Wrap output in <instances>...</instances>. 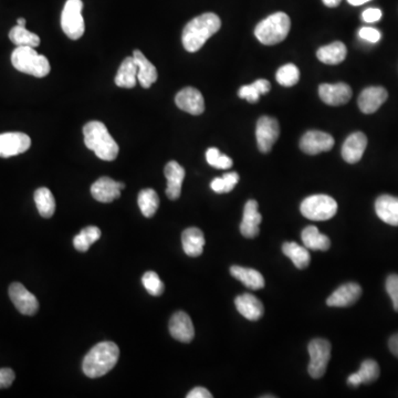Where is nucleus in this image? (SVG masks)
I'll return each mask as SVG.
<instances>
[{
	"mask_svg": "<svg viewBox=\"0 0 398 398\" xmlns=\"http://www.w3.org/2000/svg\"><path fill=\"white\" fill-rule=\"evenodd\" d=\"M12 64L19 72L44 78L49 75L51 66L44 55H39L32 47H17L12 55Z\"/></svg>",
	"mask_w": 398,
	"mask_h": 398,
	"instance_id": "nucleus-4",
	"label": "nucleus"
},
{
	"mask_svg": "<svg viewBox=\"0 0 398 398\" xmlns=\"http://www.w3.org/2000/svg\"><path fill=\"white\" fill-rule=\"evenodd\" d=\"M341 1H342V0H323L324 5L330 7V8L338 7L339 5H340Z\"/></svg>",
	"mask_w": 398,
	"mask_h": 398,
	"instance_id": "nucleus-49",
	"label": "nucleus"
},
{
	"mask_svg": "<svg viewBox=\"0 0 398 398\" xmlns=\"http://www.w3.org/2000/svg\"><path fill=\"white\" fill-rule=\"evenodd\" d=\"M353 6H361L363 3H369L371 0H347Z\"/></svg>",
	"mask_w": 398,
	"mask_h": 398,
	"instance_id": "nucleus-50",
	"label": "nucleus"
},
{
	"mask_svg": "<svg viewBox=\"0 0 398 398\" xmlns=\"http://www.w3.org/2000/svg\"><path fill=\"white\" fill-rule=\"evenodd\" d=\"M367 137L364 133H353L345 140L342 146V157L349 164L360 162L367 150Z\"/></svg>",
	"mask_w": 398,
	"mask_h": 398,
	"instance_id": "nucleus-19",
	"label": "nucleus"
},
{
	"mask_svg": "<svg viewBox=\"0 0 398 398\" xmlns=\"http://www.w3.org/2000/svg\"><path fill=\"white\" fill-rule=\"evenodd\" d=\"M133 58L135 60L137 66V81L141 84L142 88L148 89L152 87V84L155 83L159 78V73L155 66L152 64L150 60L146 59L141 50H134Z\"/></svg>",
	"mask_w": 398,
	"mask_h": 398,
	"instance_id": "nucleus-22",
	"label": "nucleus"
},
{
	"mask_svg": "<svg viewBox=\"0 0 398 398\" xmlns=\"http://www.w3.org/2000/svg\"><path fill=\"white\" fill-rule=\"evenodd\" d=\"M382 14L381 9L377 8H369L365 10V12L362 14V18H363V21L365 23H376V21H380L381 19Z\"/></svg>",
	"mask_w": 398,
	"mask_h": 398,
	"instance_id": "nucleus-44",
	"label": "nucleus"
},
{
	"mask_svg": "<svg viewBox=\"0 0 398 398\" xmlns=\"http://www.w3.org/2000/svg\"><path fill=\"white\" fill-rule=\"evenodd\" d=\"M254 83L256 84L257 89L259 90L261 96L265 94V93H268L269 91H270V88H271L270 82H269L268 80H265V79H260V80L254 81Z\"/></svg>",
	"mask_w": 398,
	"mask_h": 398,
	"instance_id": "nucleus-46",
	"label": "nucleus"
},
{
	"mask_svg": "<svg viewBox=\"0 0 398 398\" xmlns=\"http://www.w3.org/2000/svg\"><path fill=\"white\" fill-rule=\"evenodd\" d=\"M230 274L237 280L241 281L246 287L251 290H260L265 287L263 274L251 268H243L240 265H233Z\"/></svg>",
	"mask_w": 398,
	"mask_h": 398,
	"instance_id": "nucleus-27",
	"label": "nucleus"
},
{
	"mask_svg": "<svg viewBox=\"0 0 398 398\" xmlns=\"http://www.w3.org/2000/svg\"><path fill=\"white\" fill-rule=\"evenodd\" d=\"M356 374L362 384H371L380 376V367L374 360H365Z\"/></svg>",
	"mask_w": 398,
	"mask_h": 398,
	"instance_id": "nucleus-37",
	"label": "nucleus"
},
{
	"mask_svg": "<svg viewBox=\"0 0 398 398\" xmlns=\"http://www.w3.org/2000/svg\"><path fill=\"white\" fill-rule=\"evenodd\" d=\"M386 291L392 299L394 310L398 312V274H390L386 279Z\"/></svg>",
	"mask_w": 398,
	"mask_h": 398,
	"instance_id": "nucleus-40",
	"label": "nucleus"
},
{
	"mask_svg": "<svg viewBox=\"0 0 398 398\" xmlns=\"http://www.w3.org/2000/svg\"><path fill=\"white\" fill-rule=\"evenodd\" d=\"M187 398H211L213 395H211V392L209 390H206L204 387H195L193 390L188 393Z\"/></svg>",
	"mask_w": 398,
	"mask_h": 398,
	"instance_id": "nucleus-45",
	"label": "nucleus"
},
{
	"mask_svg": "<svg viewBox=\"0 0 398 398\" xmlns=\"http://www.w3.org/2000/svg\"><path fill=\"white\" fill-rule=\"evenodd\" d=\"M100 238H101V230L98 227H96V226H89L87 228L81 230L80 234L75 237L73 246H75V248L77 250L85 252Z\"/></svg>",
	"mask_w": 398,
	"mask_h": 398,
	"instance_id": "nucleus-34",
	"label": "nucleus"
},
{
	"mask_svg": "<svg viewBox=\"0 0 398 398\" xmlns=\"http://www.w3.org/2000/svg\"><path fill=\"white\" fill-rule=\"evenodd\" d=\"M120 349L113 342H101L85 355L82 369L88 377H101L110 372L118 363Z\"/></svg>",
	"mask_w": 398,
	"mask_h": 398,
	"instance_id": "nucleus-2",
	"label": "nucleus"
},
{
	"mask_svg": "<svg viewBox=\"0 0 398 398\" xmlns=\"http://www.w3.org/2000/svg\"><path fill=\"white\" fill-rule=\"evenodd\" d=\"M362 295V288L355 282L345 283L339 287L326 300V304L334 308H347L352 306L360 299Z\"/></svg>",
	"mask_w": 398,
	"mask_h": 398,
	"instance_id": "nucleus-15",
	"label": "nucleus"
},
{
	"mask_svg": "<svg viewBox=\"0 0 398 398\" xmlns=\"http://www.w3.org/2000/svg\"><path fill=\"white\" fill-rule=\"evenodd\" d=\"M235 306L240 315L249 321L259 320L265 312L261 301L257 297L249 293L238 295L235 300Z\"/></svg>",
	"mask_w": 398,
	"mask_h": 398,
	"instance_id": "nucleus-23",
	"label": "nucleus"
},
{
	"mask_svg": "<svg viewBox=\"0 0 398 398\" xmlns=\"http://www.w3.org/2000/svg\"><path fill=\"white\" fill-rule=\"evenodd\" d=\"M388 347H390V352L398 358V333L393 335L392 338L388 341Z\"/></svg>",
	"mask_w": 398,
	"mask_h": 398,
	"instance_id": "nucleus-47",
	"label": "nucleus"
},
{
	"mask_svg": "<svg viewBox=\"0 0 398 398\" xmlns=\"http://www.w3.org/2000/svg\"><path fill=\"white\" fill-rule=\"evenodd\" d=\"M9 297L14 303L16 309L21 315H35L39 310V302L37 297L28 291L23 284L19 282L12 283L9 287Z\"/></svg>",
	"mask_w": 398,
	"mask_h": 398,
	"instance_id": "nucleus-11",
	"label": "nucleus"
},
{
	"mask_svg": "<svg viewBox=\"0 0 398 398\" xmlns=\"http://www.w3.org/2000/svg\"><path fill=\"white\" fill-rule=\"evenodd\" d=\"M258 202L250 199L246 202L243 208V222L240 224V231L246 238L252 239L259 235V225L263 222V216L258 211Z\"/></svg>",
	"mask_w": 398,
	"mask_h": 398,
	"instance_id": "nucleus-16",
	"label": "nucleus"
},
{
	"mask_svg": "<svg viewBox=\"0 0 398 398\" xmlns=\"http://www.w3.org/2000/svg\"><path fill=\"white\" fill-rule=\"evenodd\" d=\"M84 144L93 150L98 159L112 162L118 157V145L107 127L98 121H91L83 127Z\"/></svg>",
	"mask_w": 398,
	"mask_h": 398,
	"instance_id": "nucleus-3",
	"label": "nucleus"
},
{
	"mask_svg": "<svg viewBox=\"0 0 398 398\" xmlns=\"http://www.w3.org/2000/svg\"><path fill=\"white\" fill-rule=\"evenodd\" d=\"M280 134V127L277 120L270 116H261L257 123L256 137L258 148L261 153H269Z\"/></svg>",
	"mask_w": 398,
	"mask_h": 398,
	"instance_id": "nucleus-9",
	"label": "nucleus"
},
{
	"mask_svg": "<svg viewBox=\"0 0 398 398\" xmlns=\"http://www.w3.org/2000/svg\"><path fill=\"white\" fill-rule=\"evenodd\" d=\"M358 35L363 39V40L371 42V44H376L381 40V32L378 31L375 28H369V27H364L358 31Z\"/></svg>",
	"mask_w": 398,
	"mask_h": 398,
	"instance_id": "nucleus-42",
	"label": "nucleus"
},
{
	"mask_svg": "<svg viewBox=\"0 0 398 398\" xmlns=\"http://www.w3.org/2000/svg\"><path fill=\"white\" fill-rule=\"evenodd\" d=\"M142 283L146 291L154 297L163 295L165 290L164 283L159 279V274L154 271H148L142 278Z\"/></svg>",
	"mask_w": 398,
	"mask_h": 398,
	"instance_id": "nucleus-39",
	"label": "nucleus"
},
{
	"mask_svg": "<svg viewBox=\"0 0 398 398\" xmlns=\"http://www.w3.org/2000/svg\"><path fill=\"white\" fill-rule=\"evenodd\" d=\"M18 26L26 27V19L25 18H19L17 21Z\"/></svg>",
	"mask_w": 398,
	"mask_h": 398,
	"instance_id": "nucleus-51",
	"label": "nucleus"
},
{
	"mask_svg": "<svg viewBox=\"0 0 398 398\" xmlns=\"http://www.w3.org/2000/svg\"><path fill=\"white\" fill-rule=\"evenodd\" d=\"M9 39L17 47H35L40 44V38L34 32L28 31L26 27L16 26L9 32Z\"/></svg>",
	"mask_w": 398,
	"mask_h": 398,
	"instance_id": "nucleus-33",
	"label": "nucleus"
},
{
	"mask_svg": "<svg viewBox=\"0 0 398 398\" xmlns=\"http://www.w3.org/2000/svg\"><path fill=\"white\" fill-rule=\"evenodd\" d=\"M124 187L123 183L116 182L110 177H101L91 186V195L98 202H111L121 196Z\"/></svg>",
	"mask_w": 398,
	"mask_h": 398,
	"instance_id": "nucleus-14",
	"label": "nucleus"
},
{
	"mask_svg": "<svg viewBox=\"0 0 398 398\" xmlns=\"http://www.w3.org/2000/svg\"><path fill=\"white\" fill-rule=\"evenodd\" d=\"M208 164L217 170H229L233 168V159L225 154H222L216 148H208L206 152Z\"/></svg>",
	"mask_w": 398,
	"mask_h": 398,
	"instance_id": "nucleus-38",
	"label": "nucleus"
},
{
	"mask_svg": "<svg viewBox=\"0 0 398 398\" xmlns=\"http://www.w3.org/2000/svg\"><path fill=\"white\" fill-rule=\"evenodd\" d=\"M239 182V175L236 172L224 174L222 177H217L211 183V187L215 193H230Z\"/></svg>",
	"mask_w": 398,
	"mask_h": 398,
	"instance_id": "nucleus-35",
	"label": "nucleus"
},
{
	"mask_svg": "<svg viewBox=\"0 0 398 398\" xmlns=\"http://www.w3.org/2000/svg\"><path fill=\"white\" fill-rule=\"evenodd\" d=\"M82 9H83L82 0H66L64 12L61 15L62 30L72 40L80 39L85 30Z\"/></svg>",
	"mask_w": 398,
	"mask_h": 398,
	"instance_id": "nucleus-7",
	"label": "nucleus"
},
{
	"mask_svg": "<svg viewBox=\"0 0 398 398\" xmlns=\"http://www.w3.org/2000/svg\"><path fill=\"white\" fill-rule=\"evenodd\" d=\"M386 90L382 87H369L362 91L358 96V107L365 114H372L381 107L382 104L386 101Z\"/></svg>",
	"mask_w": 398,
	"mask_h": 398,
	"instance_id": "nucleus-20",
	"label": "nucleus"
},
{
	"mask_svg": "<svg viewBox=\"0 0 398 398\" xmlns=\"http://www.w3.org/2000/svg\"><path fill=\"white\" fill-rule=\"evenodd\" d=\"M334 146V139L332 135L321 131H309L303 135L300 141V148L306 154L317 155L322 152L331 150Z\"/></svg>",
	"mask_w": 398,
	"mask_h": 398,
	"instance_id": "nucleus-12",
	"label": "nucleus"
},
{
	"mask_svg": "<svg viewBox=\"0 0 398 398\" xmlns=\"http://www.w3.org/2000/svg\"><path fill=\"white\" fill-rule=\"evenodd\" d=\"M310 355L308 372L315 380H319L326 374L328 364L331 358V343L324 339H315L308 345Z\"/></svg>",
	"mask_w": 398,
	"mask_h": 398,
	"instance_id": "nucleus-8",
	"label": "nucleus"
},
{
	"mask_svg": "<svg viewBox=\"0 0 398 398\" xmlns=\"http://www.w3.org/2000/svg\"><path fill=\"white\" fill-rule=\"evenodd\" d=\"M182 243L185 254L189 257H199L204 251L205 237L200 229L191 227L183 231Z\"/></svg>",
	"mask_w": 398,
	"mask_h": 398,
	"instance_id": "nucleus-25",
	"label": "nucleus"
},
{
	"mask_svg": "<svg viewBox=\"0 0 398 398\" xmlns=\"http://www.w3.org/2000/svg\"><path fill=\"white\" fill-rule=\"evenodd\" d=\"M239 98H245L250 103H256L259 101L260 94L259 90L256 87V84L252 83L250 85H243L240 88L239 92H238Z\"/></svg>",
	"mask_w": 398,
	"mask_h": 398,
	"instance_id": "nucleus-41",
	"label": "nucleus"
},
{
	"mask_svg": "<svg viewBox=\"0 0 398 398\" xmlns=\"http://www.w3.org/2000/svg\"><path fill=\"white\" fill-rule=\"evenodd\" d=\"M347 384L351 385V386L358 387L360 386L362 383L361 381H360V378H358V374L354 373V374H351V375L349 376V378H347Z\"/></svg>",
	"mask_w": 398,
	"mask_h": 398,
	"instance_id": "nucleus-48",
	"label": "nucleus"
},
{
	"mask_svg": "<svg viewBox=\"0 0 398 398\" xmlns=\"http://www.w3.org/2000/svg\"><path fill=\"white\" fill-rule=\"evenodd\" d=\"M291 28L290 18L284 12H276L258 23L254 35L265 46L280 44L286 39Z\"/></svg>",
	"mask_w": 398,
	"mask_h": 398,
	"instance_id": "nucleus-5",
	"label": "nucleus"
},
{
	"mask_svg": "<svg viewBox=\"0 0 398 398\" xmlns=\"http://www.w3.org/2000/svg\"><path fill=\"white\" fill-rule=\"evenodd\" d=\"M301 214L310 220L324 222L338 213V202L328 195H313L306 197L300 206Z\"/></svg>",
	"mask_w": 398,
	"mask_h": 398,
	"instance_id": "nucleus-6",
	"label": "nucleus"
},
{
	"mask_svg": "<svg viewBox=\"0 0 398 398\" xmlns=\"http://www.w3.org/2000/svg\"><path fill=\"white\" fill-rule=\"evenodd\" d=\"M222 27V21L213 12H206L185 26L183 30V46L188 52H197L206 41L214 36Z\"/></svg>",
	"mask_w": 398,
	"mask_h": 398,
	"instance_id": "nucleus-1",
	"label": "nucleus"
},
{
	"mask_svg": "<svg viewBox=\"0 0 398 398\" xmlns=\"http://www.w3.org/2000/svg\"><path fill=\"white\" fill-rule=\"evenodd\" d=\"M165 177L168 179L166 195L172 200H176L182 194V185L185 178V170L175 161L168 163L165 166Z\"/></svg>",
	"mask_w": 398,
	"mask_h": 398,
	"instance_id": "nucleus-21",
	"label": "nucleus"
},
{
	"mask_svg": "<svg viewBox=\"0 0 398 398\" xmlns=\"http://www.w3.org/2000/svg\"><path fill=\"white\" fill-rule=\"evenodd\" d=\"M16 374L12 369H0V388H8L15 381Z\"/></svg>",
	"mask_w": 398,
	"mask_h": 398,
	"instance_id": "nucleus-43",
	"label": "nucleus"
},
{
	"mask_svg": "<svg viewBox=\"0 0 398 398\" xmlns=\"http://www.w3.org/2000/svg\"><path fill=\"white\" fill-rule=\"evenodd\" d=\"M170 332L175 340L183 343H189L195 336V329L191 319L187 313L183 311L176 312L170 317Z\"/></svg>",
	"mask_w": 398,
	"mask_h": 398,
	"instance_id": "nucleus-18",
	"label": "nucleus"
},
{
	"mask_svg": "<svg viewBox=\"0 0 398 398\" xmlns=\"http://www.w3.org/2000/svg\"><path fill=\"white\" fill-rule=\"evenodd\" d=\"M303 243L310 250L326 251L331 247V240L326 235L321 234L315 226H308L301 234Z\"/></svg>",
	"mask_w": 398,
	"mask_h": 398,
	"instance_id": "nucleus-28",
	"label": "nucleus"
},
{
	"mask_svg": "<svg viewBox=\"0 0 398 398\" xmlns=\"http://www.w3.org/2000/svg\"><path fill=\"white\" fill-rule=\"evenodd\" d=\"M177 107L191 116H200L205 111V101L202 93L195 88H185L175 96Z\"/></svg>",
	"mask_w": 398,
	"mask_h": 398,
	"instance_id": "nucleus-13",
	"label": "nucleus"
},
{
	"mask_svg": "<svg viewBox=\"0 0 398 398\" xmlns=\"http://www.w3.org/2000/svg\"><path fill=\"white\" fill-rule=\"evenodd\" d=\"M347 49L345 44L341 41H335L333 44L322 47L317 50V57L321 62L326 64H339L345 60Z\"/></svg>",
	"mask_w": 398,
	"mask_h": 398,
	"instance_id": "nucleus-29",
	"label": "nucleus"
},
{
	"mask_svg": "<svg viewBox=\"0 0 398 398\" xmlns=\"http://www.w3.org/2000/svg\"><path fill=\"white\" fill-rule=\"evenodd\" d=\"M35 202L41 217L50 218L55 211V197L46 187L38 188L35 193Z\"/></svg>",
	"mask_w": 398,
	"mask_h": 398,
	"instance_id": "nucleus-31",
	"label": "nucleus"
},
{
	"mask_svg": "<svg viewBox=\"0 0 398 398\" xmlns=\"http://www.w3.org/2000/svg\"><path fill=\"white\" fill-rule=\"evenodd\" d=\"M378 218L390 226H398V197L382 195L375 202Z\"/></svg>",
	"mask_w": 398,
	"mask_h": 398,
	"instance_id": "nucleus-24",
	"label": "nucleus"
},
{
	"mask_svg": "<svg viewBox=\"0 0 398 398\" xmlns=\"http://www.w3.org/2000/svg\"><path fill=\"white\" fill-rule=\"evenodd\" d=\"M31 140L29 136L21 132H9L0 134V157L8 159L19 155L29 150Z\"/></svg>",
	"mask_w": 398,
	"mask_h": 398,
	"instance_id": "nucleus-10",
	"label": "nucleus"
},
{
	"mask_svg": "<svg viewBox=\"0 0 398 398\" xmlns=\"http://www.w3.org/2000/svg\"><path fill=\"white\" fill-rule=\"evenodd\" d=\"M277 81L283 87H293L299 82L300 71L295 64H289L281 66L276 75Z\"/></svg>",
	"mask_w": 398,
	"mask_h": 398,
	"instance_id": "nucleus-36",
	"label": "nucleus"
},
{
	"mask_svg": "<svg viewBox=\"0 0 398 398\" xmlns=\"http://www.w3.org/2000/svg\"><path fill=\"white\" fill-rule=\"evenodd\" d=\"M282 251L297 269H306L311 263L309 249L299 243H284L282 245Z\"/></svg>",
	"mask_w": 398,
	"mask_h": 398,
	"instance_id": "nucleus-30",
	"label": "nucleus"
},
{
	"mask_svg": "<svg viewBox=\"0 0 398 398\" xmlns=\"http://www.w3.org/2000/svg\"><path fill=\"white\" fill-rule=\"evenodd\" d=\"M116 85L125 89H132L137 83V66L132 57H127L118 68L116 80Z\"/></svg>",
	"mask_w": 398,
	"mask_h": 398,
	"instance_id": "nucleus-26",
	"label": "nucleus"
},
{
	"mask_svg": "<svg viewBox=\"0 0 398 398\" xmlns=\"http://www.w3.org/2000/svg\"><path fill=\"white\" fill-rule=\"evenodd\" d=\"M319 94L324 103L338 107L343 105L352 98V89L345 83L321 84Z\"/></svg>",
	"mask_w": 398,
	"mask_h": 398,
	"instance_id": "nucleus-17",
	"label": "nucleus"
},
{
	"mask_svg": "<svg viewBox=\"0 0 398 398\" xmlns=\"http://www.w3.org/2000/svg\"><path fill=\"white\" fill-rule=\"evenodd\" d=\"M137 202H139L142 214L144 215L146 218H150L156 214V211L159 209V195L152 188H146V189L140 191Z\"/></svg>",
	"mask_w": 398,
	"mask_h": 398,
	"instance_id": "nucleus-32",
	"label": "nucleus"
}]
</instances>
